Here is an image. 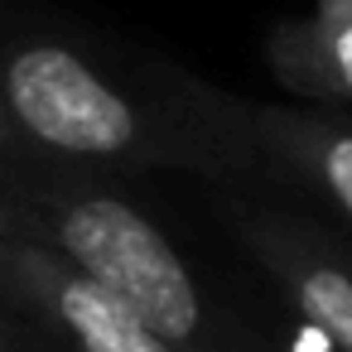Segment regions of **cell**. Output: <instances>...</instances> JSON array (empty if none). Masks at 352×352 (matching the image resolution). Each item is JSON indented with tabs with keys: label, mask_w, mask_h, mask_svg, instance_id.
I'll return each mask as SVG.
<instances>
[{
	"label": "cell",
	"mask_w": 352,
	"mask_h": 352,
	"mask_svg": "<svg viewBox=\"0 0 352 352\" xmlns=\"http://www.w3.org/2000/svg\"><path fill=\"white\" fill-rule=\"evenodd\" d=\"M0 107L15 135L73 164L251 169L236 102L198 97V107H160L58 39H25L0 54Z\"/></svg>",
	"instance_id": "obj_1"
},
{
	"label": "cell",
	"mask_w": 352,
	"mask_h": 352,
	"mask_svg": "<svg viewBox=\"0 0 352 352\" xmlns=\"http://www.w3.org/2000/svg\"><path fill=\"white\" fill-rule=\"evenodd\" d=\"M10 227L34 232L68 261L111 285L169 352H280L184 261L174 236L121 193L92 184H44L6 203Z\"/></svg>",
	"instance_id": "obj_2"
},
{
	"label": "cell",
	"mask_w": 352,
	"mask_h": 352,
	"mask_svg": "<svg viewBox=\"0 0 352 352\" xmlns=\"http://www.w3.org/2000/svg\"><path fill=\"white\" fill-rule=\"evenodd\" d=\"M0 289L63 352H169L111 285L25 227L0 232Z\"/></svg>",
	"instance_id": "obj_3"
},
{
	"label": "cell",
	"mask_w": 352,
	"mask_h": 352,
	"mask_svg": "<svg viewBox=\"0 0 352 352\" xmlns=\"http://www.w3.org/2000/svg\"><path fill=\"white\" fill-rule=\"evenodd\" d=\"M236 236L289 309L338 352H352V251L285 212H236Z\"/></svg>",
	"instance_id": "obj_4"
},
{
	"label": "cell",
	"mask_w": 352,
	"mask_h": 352,
	"mask_svg": "<svg viewBox=\"0 0 352 352\" xmlns=\"http://www.w3.org/2000/svg\"><path fill=\"white\" fill-rule=\"evenodd\" d=\"M236 126L251 169L265 164L314 193L352 227V116L328 107H265L236 102Z\"/></svg>",
	"instance_id": "obj_5"
},
{
	"label": "cell",
	"mask_w": 352,
	"mask_h": 352,
	"mask_svg": "<svg viewBox=\"0 0 352 352\" xmlns=\"http://www.w3.org/2000/svg\"><path fill=\"white\" fill-rule=\"evenodd\" d=\"M265 68L294 97L318 107L352 102V6H314L265 34Z\"/></svg>",
	"instance_id": "obj_6"
},
{
	"label": "cell",
	"mask_w": 352,
	"mask_h": 352,
	"mask_svg": "<svg viewBox=\"0 0 352 352\" xmlns=\"http://www.w3.org/2000/svg\"><path fill=\"white\" fill-rule=\"evenodd\" d=\"M6 145H10V121H6V107H0V169H6Z\"/></svg>",
	"instance_id": "obj_7"
},
{
	"label": "cell",
	"mask_w": 352,
	"mask_h": 352,
	"mask_svg": "<svg viewBox=\"0 0 352 352\" xmlns=\"http://www.w3.org/2000/svg\"><path fill=\"white\" fill-rule=\"evenodd\" d=\"M0 352H10V328H6V318H0Z\"/></svg>",
	"instance_id": "obj_8"
},
{
	"label": "cell",
	"mask_w": 352,
	"mask_h": 352,
	"mask_svg": "<svg viewBox=\"0 0 352 352\" xmlns=\"http://www.w3.org/2000/svg\"><path fill=\"white\" fill-rule=\"evenodd\" d=\"M10 227V208H6V198H0V232Z\"/></svg>",
	"instance_id": "obj_9"
},
{
	"label": "cell",
	"mask_w": 352,
	"mask_h": 352,
	"mask_svg": "<svg viewBox=\"0 0 352 352\" xmlns=\"http://www.w3.org/2000/svg\"><path fill=\"white\" fill-rule=\"evenodd\" d=\"M314 6H352V0H314Z\"/></svg>",
	"instance_id": "obj_10"
}]
</instances>
